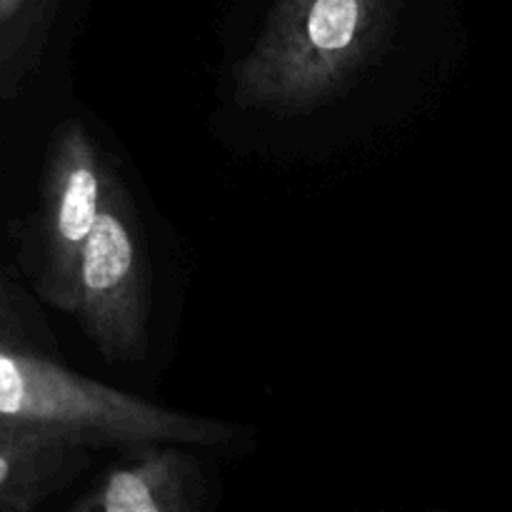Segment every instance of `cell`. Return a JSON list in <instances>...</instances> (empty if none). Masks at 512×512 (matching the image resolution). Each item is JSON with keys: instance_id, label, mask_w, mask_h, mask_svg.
Here are the masks:
<instances>
[{"instance_id": "1", "label": "cell", "mask_w": 512, "mask_h": 512, "mask_svg": "<svg viewBox=\"0 0 512 512\" xmlns=\"http://www.w3.org/2000/svg\"><path fill=\"white\" fill-rule=\"evenodd\" d=\"M0 423L63 443L68 433L110 438H223L218 425L170 418L5 345H0Z\"/></svg>"}, {"instance_id": "2", "label": "cell", "mask_w": 512, "mask_h": 512, "mask_svg": "<svg viewBox=\"0 0 512 512\" xmlns=\"http://www.w3.org/2000/svg\"><path fill=\"white\" fill-rule=\"evenodd\" d=\"M135 250L128 228L113 210H98L78 255L80 288L95 310L113 308L115 298L133 283Z\"/></svg>"}, {"instance_id": "3", "label": "cell", "mask_w": 512, "mask_h": 512, "mask_svg": "<svg viewBox=\"0 0 512 512\" xmlns=\"http://www.w3.org/2000/svg\"><path fill=\"white\" fill-rule=\"evenodd\" d=\"M63 440L0 423V510L28 508L53 470Z\"/></svg>"}, {"instance_id": "4", "label": "cell", "mask_w": 512, "mask_h": 512, "mask_svg": "<svg viewBox=\"0 0 512 512\" xmlns=\"http://www.w3.org/2000/svg\"><path fill=\"white\" fill-rule=\"evenodd\" d=\"M100 210V180L83 160H75L58 178V193L53 198V258L55 273L63 265H78L80 248L88 238Z\"/></svg>"}, {"instance_id": "5", "label": "cell", "mask_w": 512, "mask_h": 512, "mask_svg": "<svg viewBox=\"0 0 512 512\" xmlns=\"http://www.w3.org/2000/svg\"><path fill=\"white\" fill-rule=\"evenodd\" d=\"M45 0H0V103L18 85Z\"/></svg>"}, {"instance_id": "6", "label": "cell", "mask_w": 512, "mask_h": 512, "mask_svg": "<svg viewBox=\"0 0 512 512\" xmlns=\"http://www.w3.org/2000/svg\"><path fill=\"white\" fill-rule=\"evenodd\" d=\"M155 473L158 468H133V470H118L108 478L103 488V500L100 508L108 512H155L163 510L165 503L158 498V490H168L163 485L160 488L155 483Z\"/></svg>"}]
</instances>
